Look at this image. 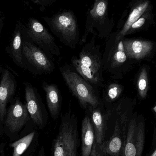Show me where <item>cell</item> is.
<instances>
[{"instance_id":"1","label":"cell","mask_w":156,"mask_h":156,"mask_svg":"<svg viewBox=\"0 0 156 156\" xmlns=\"http://www.w3.org/2000/svg\"><path fill=\"white\" fill-rule=\"evenodd\" d=\"M71 61L75 70L91 85L105 88L103 54L101 45L95 44V36L83 47L79 57L73 56Z\"/></svg>"},{"instance_id":"2","label":"cell","mask_w":156,"mask_h":156,"mask_svg":"<svg viewBox=\"0 0 156 156\" xmlns=\"http://www.w3.org/2000/svg\"><path fill=\"white\" fill-rule=\"evenodd\" d=\"M80 136L77 118L71 108L61 115V123L51 148L52 156H79Z\"/></svg>"},{"instance_id":"3","label":"cell","mask_w":156,"mask_h":156,"mask_svg":"<svg viewBox=\"0 0 156 156\" xmlns=\"http://www.w3.org/2000/svg\"><path fill=\"white\" fill-rule=\"evenodd\" d=\"M63 79L72 94L83 109L96 108L102 105L98 89L93 87L68 65L60 68Z\"/></svg>"},{"instance_id":"4","label":"cell","mask_w":156,"mask_h":156,"mask_svg":"<svg viewBox=\"0 0 156 156\" xmlns=\"http://www.w3.org/2000/svg\"><path fill=\"white\" fill-rule=\"evenodd\" d=\"M107 0H95L91 9L86 13V24L83 35L79 44L85 43L88 35L92 34L101 38H106L112 34L114 25L113 18H110Z\"/></svg>"},{"instance_id":"5","label":"cell","mask_w":156,"mask_h":156,"mask_svg":"<svg viewBox=\"0 0 156 156\" xmlns=\"http://www.w3.org/2000/svg\"><path fill=\"white\" fill-rule=\"evenodd\" d=\"M43 19L53 34L65 45L75 49L80 41L77 20L72 11L64 10Z\"/></svg>"},{"instance_id":"6","label":"cell","mask_w":156,"mask_h":156,"mask_svg":"<svg viewBox=\"0 0 156 156\" xmlns=\"http://www.w3.org/2000/svg\"><path fill=\"white\" fill-rule=\"evenodd\" d=\"M27 38L46 55L53 60L54 56L60 55V50L55 39L48 29L36 18L29 17L25 26Z\"/></svg>"},{"instance_id":"7","label":"cell","mask_w":156,"mask_h":156,"mask_svg":"<svg viewBox=\"0 0 156 156\" xmlns=\"http://www.w3.org/2000/svg\"><path fill=\"white\" fill-rule=\"evenodd\" d=\"M23 53L26 69L34 74H50L55 70V65L52 60L27 38L24 27Z\"/></svg>"},{"instance_id":"8","label":"cell","mask_w":156,"mask_h":156,"mask_svg":"<svg viewBox=\"0 0 156 156\" xmlns=\"http://www.w3.org/2000/svg\"><path fill=\"white\" fill-rule=\"evenodd\" d=\"M118 117L115 120L112 135L105 141L101 151V156H120L126 140L129 121L127 113L120 112L119 105H113Z\"/></svg>"},{"instance_id":"9","label":"cell","mask_w":156,"mask_h":156,"mask_svg":"<svg viewBox=\"0 0 156 156\" xmlns=\"http://www.w3.org/2000/svg\"><path fill=\"white\" fill-rule=\"evenodd\" d=\"M115 36V33H113L107 38L103 54V71L111 74L112 78H115L127 58L124 48L123 39L116 40Z\"/></svg>"},{"instance_id":"10","label":"cell","mask_w":156,"mask_h":156,"mask_svg":"<svg viewBox=\"0 0 156 156\" xmlns=\"http://www.w3.org/2000/svg\"><path fill=\"white\" fill-rule=\"evenodd\" d=\"M145 139V125L142 120L134 116L129 120L126 140L122 156H142Z\"/></svg>"},{"instance_id":"11","label":"cell","mask_w":156,"mask_h":156,"mask_svg":"<svg viewBox=\"0 0 156 156\" xmlns=\"http://www.w3.org/2000/svg\"><path fill=\"white\" fill-rule=\"evenodd\" d=\"M25 96L27 111L33 122L39 129H43L48 121V113L36 88L24 82Z\"/></svg>"},{"instance_id":"12","label":"cell","mask_w":156,"mask_h":156,"mask_svg":"<svg viewBox=\"0 0 156 156\" xmlns=\"http://www.w3.org/2000/svg\"><path fill=\"white\" fill-rule=\"evenodd\" d=\"M103 104L96 108L88 107L89 115L91 121L95 134L96 149L98 156H101V151L106 138L108 114Z\"/></svg>"},{"instance_id":"13","label":"cell","mask_w":156,"mask_h":156,"mask_svg":"<svg viewBox=\"0 0 156 156\" xmlns=\"http://www.w3.org/2000/svg\"><path fill=\"white\" fill-rule=\"evenodd\" d=\"M0 78V120L6 114V105L15 94L17 81L14 75L7 68L2 69Z\"/></svg>"},{"instance_id":"14","label":"cell","mask_w":156,"mask_h":156,"mask_svg":"<svg viewBox=\"0 0 156 156\" xmlns=\"http://www.w3.org/2000/svg\"><path fill=\"white\" fill-rule=\"evenodd\" d=\"M30 118L26 103H23L17 98L7 110L5 123L11 132H15L20 131Z\"/></svg>"},{"instance_id":"15","label":"cell","mask_w":156,"mask_h":156,"mask_svg":"<svg viewBox=\"0 0 156 156\" xmlns=\"http://www.w3.org/2000/svg\"><path fill=\"white\" fill-rule=\"evenodd\" d=\"M24 27V25L21 22H17L10 44L5 48V50L17 67L26 69L23 53Z\"/></svg>"},{"instance_id":"16","label":"cell","mask_w":156,"mask_h":156,"mask_svg":"<svg viewBox=\"0 0 156 156\" xmlns=\"http://www.w3.org/2000/svg\"><path fill=\"white\" fill-rule=\"evenodd\" d=\"M81 156H98L94 129L90 115L83 119L81 125Z\"/></svg>"},{"instance_id":"17","label":"cell","mask_w":156,"mask_h":156,"mask_svg":"<svg viewBox=\"0 0 156 156\" xmlns=\"http://www.w3.org/2000/svg\"><path fill=\"white\" fill-rule=\"evenodd\" d=\"M42 88L45 93L47 104L51 117L53 120H57L62 106L61 93L57 85L48 84L46 82L42 83Z\"/></svg>"},{"instance_id":"18","label":"cell","mask_w":156,"mask_h":156,"mask_svg":"<svg viewBox=\"0 0 156 156\" xmlns=\"http://www.w3.org/2000/svg\"><path fill=\"white\" fill-rule=\"evenodd\" d=\"M123 43L127 57L134 59L144 58L150 54L153 49V43L147 40L125 39Z\"/></svg>"},{"instance_id":"19","label":"cell","mask_w":156,"mask_h":156,"mask_svg":"<svg viewBox=\"0 0 156 156\" xmlns=\"http://www.w3.org/2000/svg\"><path fill=\"white\" fill-rule=\"evenodd\" d=\"M149 5V1H144L134 6L122 28L115 32V40H120L123 38L124 37L128 34L132 25L141 17Z\"/></svg>"},{"instance_id":"20","label":"cell","mask_w":156,"mask_h":156,"mask_svg":"<svg viewBox=\"0 0 156 156\" xmlns=\"http://www.w3.org/2000/svg\"><path fill=\"white\" fill-rule=\"evenodd\" d=\"M122 90V87L118 83H111L105 85L101 98L105 108H108L112 106L121 96Z\"/></svg>"},{"instance_id":"21","label":"cell","mask_w":156,"mask_h":156,"mask_svg":"<svg viewBox=\"0 0 156 156\" xmlns=\"http://www.w3.org/2000/svg\"><path fill=\"white\" fill-rule=\"evenodd\" d=\"M36 132H33L24 136L20 140L10 144V146L13 148L12 156H21L27 150L34 139Z\"/></svg>"},{"instance_id":"22","label":"cell","mask_w":156,"mask_h":156,"mask_svg":"<svg viewBox=\"0 0 156 156\" xmlns=\"http://www.w3.org/2000/svg\"><path fill=\"white\" fill-rule=\"evenodd\" d=\"M148 80L145 68L142 69L137 82L138 93L142 99H145L147 95L148 89Z\"/></svg>"},{"instance_id":"23","label":"cell","mask_w":156,"mask_h":156,"mask_svg":"<svg viewBox=\"0 0 156 156\" xmlns=\"http://www.w3.org/2000/svg\"><path fill=\"white\" fill-rule=\"evenodd\" d=\"M56 1V0H32V2L40 5V10L41 12H44L45 7L50 6Z\"/></svg>"},{"instance_id":"24","label":"cell","mask_w":156,"mask_h":156,"mask_svg":"<svg viewBox=\"0 0 156 156\" xmlns=\"http://www.w3.org/2000/svg\"><path fill=\"white\" fill-rule=\"evenodd\" d=\"M146 19L145 17H141L139 19L137 20L136 22H135L130 28V30H129L128 33L130 32V31L133 29H136L137 28H140L141 27L144 25V23H145Z\"/></svg>"},{"instance_id":"25","label":"cell","mask_w":156,"mask_h":156,"mask_svg":"<svg viewBox=\"0 0 156 156\" xmlns=\"http://www.w3.org/2000/svg\"><path fill=\"white\" fill-rule=\"evenodd\" d=\"M5 19V16H2V17H0V36H1V33H2L3 28Z\"/></svg>"},{"instance_id":"26","label":"cell","mask_w":156,"mask_h":156,"mask_svg":"<svg viewBox=\"0 0 156 156\" xmlns=\"http://www.w3.org/2000/svg\"><path fill=\"white\" fill-rule=\"evenodd\" d=\"M37 156H45V154L44 150V147H42L40 149L39 151V153H38V155Z\"/></svg>"},{"instance_id":"27","label":"cell","mask_w":156,"mask_h":156,"mask_svg":"<svg viewBox=\"0 0 156 156\" xmlns=\"http://www.w3.org/2000/svg\"><path fill=\"white\" fill-rule=\"evenodd\" d=\"M151 156H156V149L154 151V153L152 154Z\"/></svg>"},{"instance_id":"28","label":"cell","mask_w":156,"mask_h":156,"mask_svg":"<svg viewBox=\"0 0 156 156\" xmlns=\"http://www.w3.org/2000/svg\"><path fill=\"white\" fill-rule=\"evenodd\" d=\"M3 13L2 12H0V17H2V16H3Z\"/></svg>"},{"instance_id":"29","label":"cell","mask_w":156,"mask_h":156,"mask_svg":"<svg viewBox=\"0 0 156 156\" xmlns=\"http://www.w3.org/2000/svg\"></svg>"}]
</instances>
